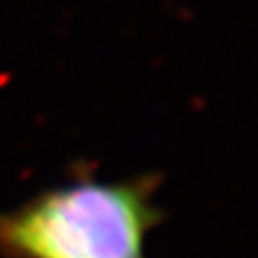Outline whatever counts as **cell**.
<instances>
[{
	"mask_svg": "<svg viewBox=\"0 0 258 258\" xmlns=\"http://www.w3.org/2000/svg\"><path fill=\"white\" fill-rule=\"evenodd\" d=\"M159 220L147 179L71 183L0 213V258H147Z\"/></svg>",
	"mask_w": 258,
	"mask_h": 258,
	"instance_id": "obj_1",
	"label": "cell"
}]
</instances>
